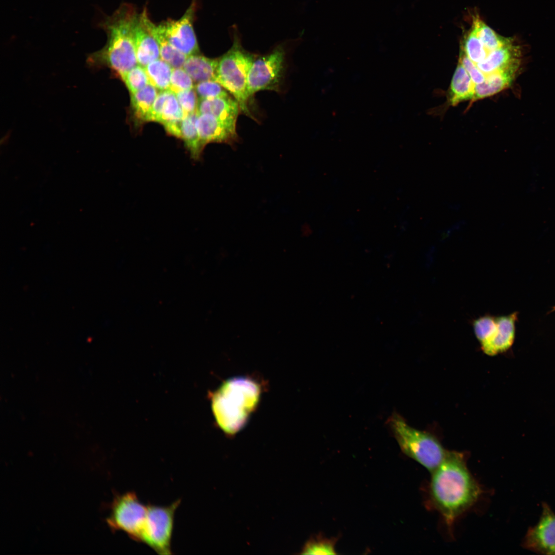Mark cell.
I'll return each mask as SVG.
<instances>
[{
  "label": "cell",
  "mask_w": 555,
  "mask_h": 555,
  "mask_svg": "<svg viewBox=\"0 0 555 555\" xmlns=\"http://www.w3.org/2000/svg\"><path fill=\"white\" fill-rule=\"evenodd\" d=\"M471 27L475 33L461 42L452 78L472 103L510 86L521 70L523 53L513 38L500 35L483 21Z\"/></svg>",
  "instance_id": "obj_1"
},
{
  "label": "cell",
  "mask_w": 555,
  "mask_h": 555,
  "mask_svg": "<svg viewBox=\"0 0 555 555\" xmlns=\"http://www.w3.org/2000/svg\"><path fill=\"white\" fill-rule=\"evenodd\" d=\"M431 473L430 498L450 527L476 503L481 494L480 488L468 469L462 452L449 451Z\"/></svg>",
  "instance_id": "obj_2"
},
{
  "label": "cell",
  "mask_w": 555,
  "mask_h": 555,
  "mask_svg": "<svg viewBox=\"0 0 555 555\" xmlns=\"http://www.w3.org/2000/svg\"><path fill=\"white\" fill-rule=\"evenodd\" d=\"M138 13L132 4L123 3L98 24L107 40L102 49L88 55L87 61L90 66H108L121 79L137 65L133 25Z\"/></svg>",
  "instance_id": "obj_3"
},
{
  "label": "cell",
  "mask_w": 555,
  "mask_h": 555,
  "mask_svg": "<svg viewBox=\"0 0 555 555\" xmlns=\"http://www.w3.org/2000/svg\"><path fill=\"white\" fill-rule=\"evenodd\" d=\"M261 392L259 383L247 377L229 378L214 392L212 412L226 435L233 436L246 425L259 403Z\"/></svg>",
  "instance_id": "obj_4"
},
{
  "label": "cell",
  "mask_w": 555,
  "mask_h": 555,
  "mask_svg": "<svg viewBox=\"0 0 555 555\" xmlns=\"http://www.w3.org/2000/svg\"><path fill=\"white\" fill-rule=\"evenodd\" d=\"M387 423L402 452L431 472L440 465L449 451L436 436L410 426L397 413L391 415Z\"/></svg>",
  "instance_id": "obj_5"
},
{
  "label": "cell",
  "mask_w": 555,
  "mask_h": 555,
  "mask_svg": "<svg viewBox=\"0 0 555 555\" xmlns=\"http://www.w3.org/2000/svg\"><path fill=\"white\" fill-rule=\"evenodd\" d=\"M229 50L219 58L215 81L223 86L238 102L241 112L254 119L249 108L247 86L249 70L257 55L246 50L236 35Z\"/></svg>",
  "instance_id": "obj_6"
},
{
  "label": "cell",
  "mask_w": 555,
  "mask_h": 555,
  "mask_svg": "<svg viewBox=\"0 0 555 555\" xmlns=\"http://www.w3.org/2000/svg\"><path fill=\"white\" fill-rule=\"evenodd\" d=\"M147 512L135 493L130 492L114 497L110 513L106 519L112 531H122L132 539L141 542Z\"/></svg>",
  "instance_id": "obj_7"
},
{
  "label": "cell",
  "mask_w": 555,
  "mask_h": 555,
  "mask_svg": "<svg viewBox=\"0 0 555 555\" xmlns=\"http://www.w3.org/2000/svg\"><path fill=\"white\" fill-rule=\"evenodd\" d=\"M180 502L178 499L167 506L147 505L141 542L146 544L158 554H172L171 543L174 515Z\"/></svg>",
  "instance_id": "obj_8"
},
{
  "label": "cell",
  "mask_w": 555,
  "mask_h": 555,
  "mask_svg": "<svg viewBox=\"0 0 555 555\" xmlns=\"http://www.w3.org/2000/svg\"><path fill=\"white\" fill-rule=\"evenodd\" d=\"M285 63V52L281 46L267 54L257 56L248 76L247 86L250 97L261 90L280 91Z\"/></svg>",
  "instance_id": "obj_9"
},
{
  "label": "cell",
  "mask_w": 555,
  "mask_h": 555,
  "mask_svg": "<svg viewBox=\"0 0 555 555\" xmlns=\"http://www.w3.org/2000/svg\"><path fill=\"white\" fill-rule=\"evenodd\" d=\"M196 8L197 3L194 0L180 18H168L159 24L171 44L187 57L198 54L199 51L193 27Z\"/></svg>",
  "instance_id": "obj_10"
},
{
  "label": "cell",
  "mask_w": 555,
  "mask_h": 555,
  "mask_svg": "<svg viewBox=\"0 0 555 555\" xmlns=\"http://www.w3.org/2000/svg\"><path fill=\"white\" fill-rule=\"evenodd\" d=\"M522 545L525 548L544 554H555V514L543 503L539 522L528 530Z\"/></svg>",
  "instance_id": "obj_11"
},
{
  "label": "cell",
  "mask_w": 555,
  "mask_h": 555,
  "mask_svg": "<svg viewBox=\"0 0 555 555\" xmlns=\"http://www.w3.org/2000/svg\"><path fill=\"white\" fill-rule=\"evenodd\" d=\"M147 11V8L145 7L140 13H138L133 25V38L138 65L143 67L160 59L158 44L145 22Z\"/></svg>",
  "instance_id": "obj_12"
},
{
  "label": "cell",
  "mask_w": 555,
  "mask_h": 555,
  "mask_svg": "<svg viewBox=\"0 0 555 555\" xmlns=\"http://www.w3.org/2000/svg\"><path fill=\"white\" fill-rule=\"evenodd\" d=\"M196 126L203 149L211 142L233 144L238 139L236 126L221 121L208 114H198Z\"/></svg>",
  "instance_id": "obj_13"
},
{
  "label": "cell",
  "mask_w": 555,
  "mask_h": 555,
  "mask_svg": "<svg viewBox=\"0 0 555 555\" xmlns=\"http://www.w3.org/2000/svg\"><path fill=\"white\" fill-rule=\"evenodd\" d=\"M517 313L496 317V326L489 339L480 344L485 354L494 356L505 351L512 345L515 334Z\"/></svg>",
  "instance_id": "obj_14"
},
{
  "label": "cell",
  "mask_w": 555,
  "mask_h": 555,
  "mask_svg": "<svg viewBox=\"0 0 555 555\" xmlns=\"http://www.w3.org/2000/svg\"><path fill=\"white\" fill-rule=\"evenodd\" d=\"M240 110L237 101L231 96L199 99L198 114H208L229 124L236 126Z\"/></svg>",
  "instance_id": "obj_15"
},
{
  "label": "cell",
  "mask_w": 555,
  "mask_h": 555,
  "mask_svg": "<svg viewBox=\"0 0 555 555\" xmlns=\"http://www.w3.org/2000/svg\"><path fill=\"white\" fill-rule=\"evenodd\" d=\"M219 58H209L199 53L187 57L182 66L193 81L199 82L214 80Z\"/></svg>",
  "instance_id": "obj_16"
},
{
  "label": "cell",
  "mask_w": 555,
  "mask_h": 555,
  "mask_svg": "<svg viewBox=\"0 0 555 555\" xmlns=\"http://www.w3.org/2000/svg\"><path fill=\"white\" fill-rule=\"evenodd\" d=\"M145 18L149 29L158 44L160 59L168 63L172 68H181L187 56L171 44L159 25L154 24L151 20L147 11Z\"/></svg>",
  "instance_id": "obj_17"
},
{
  "label": "cell",
  "mask_w": 555,
  "mask_h": 555,
  "mask_svg": "<svg viewBox=\"0 0 555 555\" xmlns=\"http://www.w3.org/2000/svg\"><path fill=\"white\" fill-rule=\"evenodd\" d=\"M157 94V88L150 84L131 94L132 113L139 123L148 122L149 115Z\"/></svg>",
  "instance_id": "obj_18"
},
{
  "label": "cell",
  "mask_w": 555,
  "mask_h": 555,
  "mask_svg": "<svg viewBox=\"0 0 555 555\" xmlns=\"http://www.w3.org/2000/svg\"><path fill=\"white\" fill-rule=\"evenodd\" d=\"M198 112L188 115L183 118L181 123V137L189 150L191 157L198 159L203 150L196 126Z\"/></svg>",
  "instance_id": "obj_19"
},
{
  "label": "cell",
  "mask_w": 555,
  "mask_h": 555,
  "mask_svg": "<svg viewBox=\"0 0 555 555\" xmlns=\"http://www.w3.org/2000/svg\"><path fill=\"white\" fill-rule=\"evenodd\" d=\"M144 68L150 84L160 91L169 89L173 68L168 63L158 59Z\"/></svg>",
  "instance_id": "obj_20"
},
{
  "label": "cell",
  "mask_w": 555,
  "mask_h": 555,
  "mask_svg": "<svg viewBox=\"0 0 555 555\" xmlns=\"http://www.w3.org/2000/svg\"><path fill=\"white\" fill-rule=\"evenodd\" d=\"M337 538H328L322 534L311 538L302 550L305 554H337L335 549Z\"/></svg>",
  "instance_id": "obj_21"
},
{
  "label": "cell",
  "mask_w": 555,
  "mask_h": 555,
  "mask_svg": "<svg viewBox=\"0 0 555 555\" xmlns=\"http://www.w3.org/2000/svg\"><path fill=\"white\" fill-rule=\"evenodd\" d=\"M184 117L182 109L175 94L170 90L162 105L159 123H166L181 120Z\"/></svg>",
  "instance_id": "obj_22"
},
{
  "label": "cell",
  "mask_w": 555,
  "mask_h": 555,
  "mask_svg": "<svg viewBox=\"0 0 555 555\" xmlns=\"http://www.w3.org/2000/svg\"><path fill=\"white\" fill-rule=\"evenodd\" d=\"M131 94L141 90L150 84L144 68L137 65L121 78Z\"/></svg>",
  "instance_id": "obj_23"
},
{
  "label": "cell",
  "mask_w": 555,
  "mask_h": 555,
  "mask_svg": "<svg viewBox=\"0 0 555 555\" xmlns=\"http://www.w3.org/2000/svg\"><path fill=\"white\" fill-rule=\"evenodd\" d=\"M194 89L199 99H209L230 96L228 91L218 82L208 80L196 83Z\"/></svg>",
  "instance_id": "obj_24"
},
{
  "label": "cell",
  "mask_w": 555,
  "mask_h": 555,
  "mask_svg": "<svg viewBox=\"0 0 555 555\" xmlns=\"http://www.w3.org/2000/svg\"><path fill=\"white\" fill-rule=\"evenodd\" d=\"M194 88L193 81L189 75L181 68H173L169 89L174 94Z\"/></svg>",
  "instance_id": "obj_25"
},
{
  "label": "cell",
  "mask_w": 555,
  "mask_h": 555,
  "mask_svg": "<svg viewBox=\"0 0 555 555\" xmlns=\"http://www.w3.org/2000/svg\"><path fill=\"white\" fill-rule=\"evenodd\" d=\"M175 94L182 109L184 117L197 112L199 99L194 88L182 90Z\"/></svg>",
  "instance_id": "obj_26"
},
{
  "label": "cell",
  "mask_w": 555,
  "mask_h": 555,
  "mask_svg": "<svg viewBox=\"0 0 555 555\" xmlns=\"http://www.w3.org/2000/svg\"><path fill=\"white\" fill-rule=\"evenodd\" d=\"M554 309H555V308H554Z\"/></svg>",
  "instance_id": "obj_27"
}]
</instances>
